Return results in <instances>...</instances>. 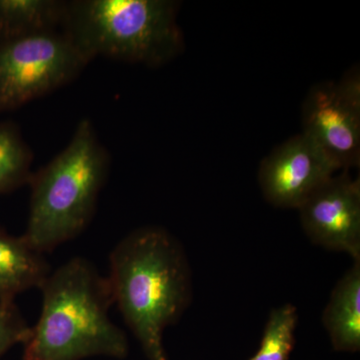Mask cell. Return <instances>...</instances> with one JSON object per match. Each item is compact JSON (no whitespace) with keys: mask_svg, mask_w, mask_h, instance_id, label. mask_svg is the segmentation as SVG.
<instances>
[{"mask_svg":"<svg viewBox=\"0 0 360 360\" xmlns=\"http://www.w3.org/2000/svg\"><path fill=\"white\" fill-rule=\"evenodd\" d=\"M113 302L148 360H168L163 335L191 303V274L184 248L165 229L146 226L111 251Z\"/></svg>","mask_w":360,"mask_h":360,"instance_id":"6da1fadb","label":"cell"},{"mask_svg":"<svg viewBox=\"0 0 360 360\" xmlns=\"http://www.w3.org/2000/svg\"><path fill=\"white\" fill-rule=\"evenodd\" d=\"M39 290L41 314L23 345L22 360L127 357V335L110 316L115 303L110 281L89 260L71 258Z\"/></svg>","mask_w":360,"mask_h":360,"instance_id":"7a4b0ae2","label":"cell"},{"mask_svg":"<svg viewBox=\"0 0 360 360\" xmlns=\"http://www.w3.org/2000/svg\"><path fill=\"white\" fill-rule=\"evenodd\" d=\"M110 168L108 149L91 122L82 120L68 146L30 179L28 243L44 255L80 236L94 219Z\"/></svg>","mask_w":360,"mask_h":360,"instance_id":"3957f363","label":"cell"},{"mask_svg":"<svg viewBox=\"0 0 360 360\" xmlns=\"http://www.w3.org/2000/svg\"><path fill=\"white\" fill-rule=\"evenodd\" d=\"M172 0L66 1L61 32L89 59L96 56L160 66L184 51Z\"/></svg>","mask_w":360,"mask_h":360,"instance_id":"277c9868","label":"cell"},{"mask_svg":"<svg viewBox=\"0 0 360 360\" xmlns=\"http://www.w3.org/2000/svg\"><path fill=\"white\" fill-rule=\"evenodd\" d=\"M89 63L61 30L0 41V115L70 84Z\"/></svg>","mask_w":360,"mask_h":360,"instance_id":"5b68a950","label":"cell"},{"mask_svg":"<svg viewBox=\"0 0 360 360\" xmlns=\"http://www.w3.org/2000/svg\"><path fill=\"white\" fill-rule=\"evenodd\" d=\"M302 134L348 172L360 163V77L352 68L338 84L314 85L302 106Z\"/></svg>","mask_w":360,"mask_h":360,"instance_id":"8992f818","label":"cell"},{"mask_svg":"<svg viewBox=\"0 0 360 360\" xmlns=\"http://www.w3.org/2000/svg\"><path fill=\"white\" fill-rule=\"evenodd\" d=\"M338 172L340 168L331 158L302 132L262 161L258 182L270 205L298 210L310 194Z\"/></svg>","mask_w":360,"mask_h":360,"instance_id":"52a82bcc","label":"cell"},{"mask_svg":"<svg viewBox=\"0 0 360 360\" xmlns=\"http://www.w3.org/2000/svg\"><path fill=\"white\" fill-rule=\"evenodd\" d=\"M303 231L314 245L360 260V181L333 175L298 207Z\"/></svg>","mask_w":360,"mask_h":360,"instance_id":"ba28073f","label":"cell"},{"mask_svg":"<svg viewBox=\"0 0 360 360\" xmlns=\"http://www.w3.org/2000/svg\"><path fill=\"white\" fill-rule=\"evenodd\" d=\"M322 323L335 352H359L360 260H354L336 284L323 310Z\"/></svg>","mask_w":360,"mask_h":360,"instance_id":"9c48e42d","label":"cell"},{"mask_svg":"<svg viewBox=\"0 0 360 360\" xmlns=\"http://www.w3.org/2000/svg\"><path fill=\"white\" fill-rule=\"evenodd\" d=\"M51 271L44 253L25 236L0 229V300H14L26 290L40 288Z\"/></svg>","mask_w":360,"mask_h":360,"instance_id":"30bf717a","label":"cell"},{"mask_svg":"<svg viewBox=\"0 0 360 360\" xmlns=\"http://www.w3.org/2000/svg\"><path fill=\"white\" fill-rule=\"evenodd\" d=\"M66 1L0 0V41L61 30Z\"/></svg>","mask_w":360,"mask_h":360,"instance_id":"8fae6325","label":"cell"},{"mask_svg":"<svg viewBox=\"0 0 360 360\" xmlns=\"http://www.w3.org/2000/svg\"><path fill=\"white\" fill-rule=\"evenodd\" d=\"M32 161V150L20 127L11 122H0V194L30 184Z\"/></svg>","mask_w":360,"mask_h":360,"instance_id":"7c38bea8","label":"cell"},{"mask_svg":"<svg viewBox=\"0 0 360 360\" xmlns=\"http://www.w3.org/2000/svg\"><path fill=\"white\" fill-rule=\"evenodd\" d=\"M297 321V310L292 304L272 309L260 347L248 360H290L295 345Z\"/></svg>","mask_w":360,"mask_h":360,"instance_id":"4fadbf2b","label":"cell"},{"mask_svg":"<svg viewBox=\"0 0 360 360\" xmlns=\"http://www.w3.org/2000/svg\"><path fill=\"white\" fill-rule=\"evenodd\" d=\"M32 328L14 300H0V357L18 345H25Z\"/></svg>","mask_w":360,"mask_h":360,"instance_id":"5bb4252c","label":"cell"}]
</instances>
